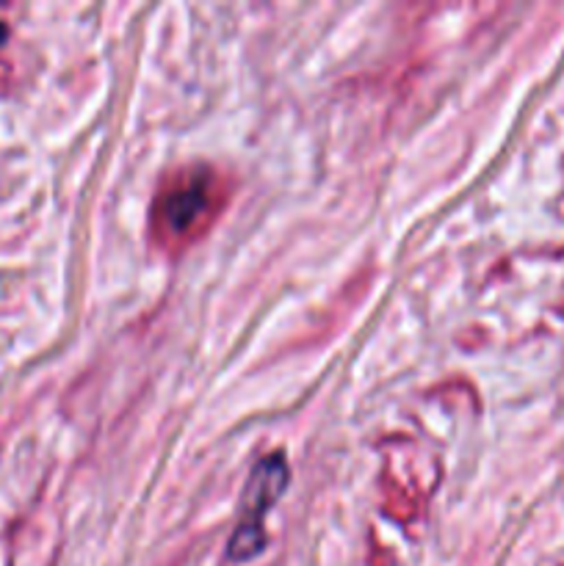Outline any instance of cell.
Listing matches in <instances>:
<instances>
[{
	"label": "cell",
	"instance_id": "cell-1",
	"mask_svg": "<svg viewBox=\"0 0 564 566\" xmlns=\"http://www.w3.org/2000/svg\"><path fill=\"white\" fill-rule=\"evenodd\" d=\"M230 193V180L210 164H188L169 171L149 208L155 247L177 254L197 243L224 213Z\"/></svg>",
	"mask_w": 564,
	"mask_h": 566
},
{
	"label": "cell",
	"instance_id": "cell-2",
	"mask_svg": "<svg viewBox=\"0 0 564 566\" xmlns=\"http://www.w3.org/2000/svg\"><path fill=\"white\" fill-rule=\"evenodd\" d=\"M291 470L282 451L269 453L254 464L241 497V517H238L236 534L230 536L227 556L232 562H249L265 547V514L271 512L280 495L285 492Z\"/></svg>",
	"mask_w": 564,
	"mask_h": 566
},
{
	"label": "cell",
	"instance_id": "cell-3",
	"mask_svg": "<svg viewBox=\"0 0 564 566\" xmlns=\"http://www.w3.org/2000/svg\"><path fill=\"white\" fill-rule=\"evenodd\" d=\"M6 36V28L3 25H0V39H3Z\"/></svg>",
	"mask_w": 564,
	"mask_h": 566
}]
</instances>
